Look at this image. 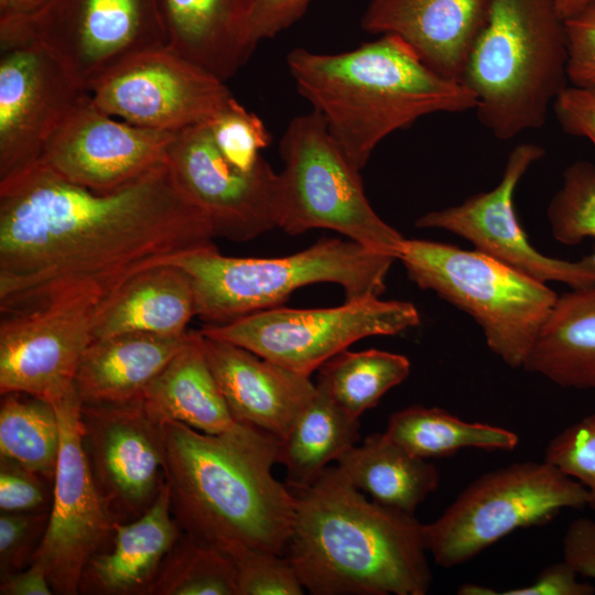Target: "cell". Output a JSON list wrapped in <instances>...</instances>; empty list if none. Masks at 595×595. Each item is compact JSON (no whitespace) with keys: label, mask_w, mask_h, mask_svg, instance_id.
Segmentation results:
<instances>
[{"label":"cell","mask_w":595,"mask_h":595,"mask_svg":"<svg viewBox=\"0 0 595 595\" xmlns=\"http://www.w3.org/2000/svg\"><path fill=\"white\" fill-rule=\"evenodd\" d=\"M165 162L112 192L36 163L0 182L1 315L82 294L102 302L138 273L216 247Z\"/></svg>","instance_id":"1"},{"label":"cell","mask_w":595,"mask_h":595,"mask_svg":"<svg viewBox=\"0 0 595 595\" xmlns=\"http://www.w3.org/2000/svg\"><path fill=\"white\" fill-rule=\"evenodd\" d=\"M164 482L181 530L227 553L249 548L284 555L295 497L272 473L280 440L238 422L219 434L159 423Z\"/></svg>","instance_id":"2"},{"label":"cell","mask_w":595,"mask_h":595,"mask_svg":"<svg viewBox=\"0 0 595 595\" xmlns=\"http://www.w3.org/2000/svg\"><path fill=\"white\" fill-rule=\"evenodd\" d=\"M284 555L313 595H424L432 584L422 523L357 489L335 465L291 488Z\"/></svg>","instance_id":"3"},{"label":"cell","mask_w":595,"mask_h":595,"mask_svg":"<svg viewBox=\"0 0 595 595\" xmlns=\"http://www.w3.org/2000/svg\"><path fill=\"white\" fill-rule=\"evenodd\" d=\"M286 64L299 93L359 170L385 138L419 118L476 108L462 82L430 67L391 33L342 53L295 47Z\"/></svg>","instance_id":"4"},{"label":"cell","mask_w":595,"mask_h":595,"mask_svg":"<svg viewBox=\"0 0 595 595\" xmlns=\"http://www.w3.org/2000/svg\"><path fill=\"white\" fill-rule=\"evenodd\" d=\"M461 82L495 138L541 128L569 86L565 21L553 0H490Z\"/></svg>","instance_id":"5"},{"label":"cell","mask_w":595,"mask_h":595,"mask_svg":"<svg viewBox=\"0 0 595 595\" xmlns=\"http://www.w3.org/2000/svg\"><path fill=\"white\" fill-rule=\"evenodd\" d=\"M394 260L349 239L327 238L280 258L227 257L213 247L170 264L190 275L196 316L215 325L281 306L292 292L314 283L342 286L345 301L380 296Z\"/></svg>","instance_id":"6"},{"label":"cell","mask_w":595,"mask_h":595,"mask_svg":"<svg viewBox=\"0 0 595 595\" xmlns=\"http://www.w3.org/2000/svg\"><path fill=\"white\" fill-rule=\"evenodd\" d=\"M398 260L422 290L467 313L489 349L522 368L558 294L545 283L477 250L407 239Z\"/></svg>","instance_id":"7"},{"label":"cell","mask_w":595,"mask_h":595,"mask_svg":"<svg viewBox=\"0 0 595 595\" xmlns=\"http://www.w3.org/2000/svg\"><path fill=\"white\" fill-rule=\"evenodd\" d=\"M278 228L290 235L331 229L398 260L405 238L370 205L357 169L316 111L294 117L281 142Z\"/></svg>","instance_id":"8"},{"label":"cell","mask_w":595,"mask_h":595,"mask_svg":"<svg viewBox=\"0 0 595 595\" xmlns=\"http://www.w3.org/2000/svg\"><path fill=\"white\" fill-rule=\"evenodd\" d=\"M587 506L585 488L548 462H521L472 482L433 522L423 524L428 552L442 567L461 565L509 533Z\"/></svg>","instance_id":"9"},{"label":"cell","mask_w":595,"mask_h":595,"mask_svg":"<svg viewBox=\"0 0 595 595\" xmlns=\"http://www.w3.org/2000/svg\"><path fill=\"white\" fill-rule=\"evenodd\" d=\"M419 324L412 303L370 296L323 309L277 306L199 331L311 376L361 338L396 335Z\"/></svg>","instance_id":"10"},{"label":"cell","mask_w":595,"mask_h":595,"mask_svg":"<svg viewBox=\"0 0 595 595\" xmlns=\"http://www.w3.org/2000/svg\"><path fill=\"white\" fill-rule=\"evenodd\" d=\"M35 40L88 86L126 58L166 46L156 0H48L29 19L0 23V46Z\"/></svg>","instance_id":"11"},{"label":"cell","mask_w":595,"mask_h":595,"mask_svg":"<svg viewBox=\"0 0 595 595\" xmlns=\"http://www.w3.org/2000/svg\"><path fill=\"white\" fill-rule=\"evenodd\" d=\"M61 434L52 507L31 562L42 566L54 594L75 595L90 559L113 533V522L97 487L82 436L77 392L54 404Z\"/></svg>","instance_id":"12"},{"label":"cell","mask_w":595,"mask_h":595,"mask_svg":"<svg viewBox=\"0 0 595 595\" xmlns=\"http://www.w3.org/2000/svg\"><path fill=\"white\" fill-rule=\"evenodd\" d=\"M0 48L2 182L40 162L89 91L67 64L39 41Z\"/></svg>","instance_id":"13"},{"label":"cell","mask_w":595,"mask_h":595,"mask_svg":"<svg viewBox=\"0 0 595 595\" xmlns=\"http://www.w3.org/2000/svg\"><path fill=\"white\" fill-rule=\"evenodd\" d=\"M226 82L167 46L134 54L88 86L93 104L129 123L177 132L205 123L234 97Z\"/></svg>","instance_id":"14"},{"label":"cell","mask_w":595,"mask_h":595,"mask_svg":"<svg viewBox=\"0 0 595 595\" xmlns=\"http://www.w3.org/2000/svg\"><path fill=\"white\" fill-rule=\"evenodd\" d=\"M101 303L98 295L82 294L1 315V396L19 392L54 405L75 393Z\"/></svg>","instance_id":"15"},{"label":"cell","mask_w":595,"mask_h":595,"mask_svg":"<svg viewBox=\"0 0 595 595\" xmlns=\"http://www.w3.org/2000/svg\"><path fill=\"white\" fill-rule=\"evenodd\" d=\"M544 154L537 143L516 145L495 187L461 204L428 212L415 220V227L450 231L469 241L475 250L543 283L559 282L571 289L595 284V251L576 261L545 256L529 242L517 217L516 188Z\"/></svg>","instance_id":"16"},{"label":"cell","mask_w":595,"mask_h":595,"mask_svg":"<svg viewBox=\"0 0 595 595\" xmlns=\"http://www.w3.org/2000/svg\"><path fill=\"white\" fill-rule=\"evenodd\" d=\"M167 162L215 238L247 241L278 228L279 173L264 158L250 171L231 165L206 122L175 133Z\"/></svg>","instance_id":"17"},{"label":"cell","mask_w":595,"mask_h":595,"mask_svg":"<svg viewBox=\"0 0 595 595\" xmlns=\"http://www.w3.org/2000/svg\"><path fill=\"white\" fill-rule=\"evenodd\" d=\"M83 445L97 487L115 521L138 518L164 483L159 424L143 400L80 408Z\"/></svg>","instance_id":"18"},{"label":"cell","mask_w":595,"mask_h":595,"mask_svg":"<svg viewBox=\"0 0 595 595\" xmlns=\"http://www.w3.org/2000/svg\"><path fill=\"white\" fill-rule=\"evenodd\" d=\"M175 133L115 118L98 109L89 94L52 139L40 163L79 186L112 192L167 162Z\"/></svg>","instance_id":"19"},{"label":"cell","mask_w":595,"mask_h":595,"mask_svg":"<svg viewBox=\"0 0 595 595\" xmlns=\"http://www.w3.org/2000/svg\"><path fill=\"white\" fill-rule=\"evenodd\" d=\"M202 336L207 361L234 419L283 440L315 392L311 376L235 344Z\"/></svg>","instance_id":"20"},{"label":"cell","mask_w":595,"mask_h":595,"mask_svg":"<svg viewBox=\"0 0 595 595\" xmlns=\"http://www.w3.org/2000/svg\"><path fill=\"white\" fill-rule=\"evenodd\" d=\"M490 0H371L361 19L369 33L403 39L430 67L461 82Z\"/></svg>","instance_id":"21"},{"label":"cell","mask_w":595,"mask_h":595,"mask_svg":"<svg viewBox=\"0 0 595 595\" xmlns=\"http://www.w3.org/2000/svg\"><path fill=\"white\" fill-rule=\"evenodd\" d=\"M191 331L181 335L123 333L93 339L75 379L85 404H123L144 394L185 345Z\"/></svg>","instance_id":"22"},{"label":"cell","mask_w":595,"mask_h":595,"mask_svg":"<svg viewBox=\"0 0 595 595\" xmlns=\"http://www.w3.org/2000/svg\"><path fill=\"white\" fill-rule=\"evenodd\" d=\"M181 532L164 482L145 512L130 522H113V545L90 559L80 591L106 595L147 594Z\"/></svg>","instance_id":"23"},{"label":"cell","mask_w":595,"mask_h":595,"mask_svg":"<svg viewBox=\"0 0 595 595\" xmlns=\"http://www.w3.org/2000/svg\"><path fill=\"white\" fill-rule=\"evenodd\" d=\"M166 46L226 82L256 48L247 35L251 0H156Z\"/></svg>","instance_id":"24"},{"label":"cell","mask_w":595,"mask_h":595,"mask_svg":"<svg viewBox=\"0 0 595 595\" xmlns=\"http://www.w3.org/2000/svg\"><path fill=\"white\" fill-rule=\"evenodd\" d=\"M196 313L190 275L175 264H161L132 277L101 303L93 339L134 332L181 335Z\"/></svg>","instance_id":"25"},{"label":"cell","mask_w":595,"mask_h":595,"mask_svg":"<svg viewBox=\"0 0 595 595\" xmlns=\"http://www.w3.org/2000/svg\"><path fill=\"white\" fill-rule=\"evenodd\" d=\"M143 404L158 424L175 421L219 434L238 423L209 367L199 331H191L185 345L148 388Z\"/></svg>","instance_id":"26"},{"label":"cell","mask_w":595,"mask_h":595,"mask_svg":"<svg viewBox=\"0 0 595 595\" xmlns=\"http://www.w3.org/2000/svg\"><path fill=\"white\" fill-rule=\"evenodd\" d=\"M522 368L562 388L595 390V284L558 295Z\"/></svg>","instance_id":"27"},{"label":"cell","mask_w":595,"mask_h":595,"mask_svg":"<svg viewBox=\"0 0 595 595\" xmlns=\"http://www.w3.org/2000/svg\"><path fill=\"white\" fill-rule=\"evenodd\" d=\"M335 463L370 499L410 515L440 484L439 470L432 463L413 456L385 432L369 435Z\"/></svg>","instance_id":"28"},{"label":"cell","mask_w":595,"mask_h":595,"mask_svg":"<svg viewBox=\"0 0 595 595\" xmlns=\"http://www.w3.org/2000/svg\"><path fill=\"white\" fill-rule=\"evenodd\" d=\"M315 392L280 442L279 464L290 488L312 484L360 439L359 418L342 409L320 382Z\"/></svg>","instance_id":"29"},{"label":"cell","mask_w":595,"mask_h":595,"mask_svg":"<svg viewBox=\"0 0 595 595\" xmlns=\"http://www.w3.org/2000/svg\"><path fill=\"white\" fill-rule=\"evenodd\" d=\"M385 433L413 456L428 461L465 448L512 451L519 443L510 430L467 422L441 408L419 404L392 413Z\"/></svg>","instance_id":"30"},{"label":"cell","mask_w":595,"mask_h":595,"mask_svg":"<svg viewBox=\"0 0 595 595\" xmlns=\"http://www.w3.org/2000/svg\"><path fill=\"white\" fill-rule=\"evenodd\" d=\"M60 445V424L53 404L19 392L1 396L0 457L54 480Z\"/></svg>","instance_id":"31"},{"label":"cell","mask_w":595,"mask_h":595,"mask_svg":"<svg viewBox=\"0 0 595 595\" xmlns=\"http://www.w3.org/2000/svg\"><path fill=\"white\" fill-rule=\"evenodd\" d=\"M409 359L380 349H345L318 368L317 382L336 403L355 418L377 405L392 388L410 374Z\"/></svg>","instance_id":"32"},{"label":"cell","mask_w":595,"mask_h":595,"mask_svg":"<svg viewBox=\"0 0 595 595\" xmlns=\"http://www.w3.org/2000/svg\"><path fill=\"white\" fill-rule=\"evenodd\" d=\"M147 595H238L236 563L219 547L182 531Z\"/></svg>","instance_id":"33"},{"label":"cell","mask_w":595,"mask_h":595,"mask_svg":"<svg viewBox=\"0 0 595 595\" xmlns=\"http://www.w3.org/2000/svg\"><path fill=\"white\" fill-rule=\"evenodd\" d=\"M547 217L555 240L575 246L595 239V164L578 160L563 172L562 184L551 198Z\"/></svg>","instance_id":"34"},{"label":"cell","mask_w":595,"mask_h":595,"mask_svg":"<svg viewBox=\"0 0 595 595\" xmlns=\"http://www.w3.org/2000/svg\"><path fill=\"white\" fill-rule=\"evenodd\" d=\"M206 123L219 152L241 171H250L258 164L263 158L261 151L272 139L263 121L235 97Z\"/></svg>","instance_id":"35"},{"label":"cell","mask_w":595,"mask_h":595,"mask_svg":"<svg viewBox=\"0 0 595 595\" xmlns=\"http://www.w3.org/2000/svg\"><path fill=\"white\" fill-rule=\"evenodd\" d=\"M544 461L578 482L595 510V412L558 433L545 447Z\"/></svg>","instance_id":"36"},{"label":"cell","mask_w":595,"mask_h":595,"mask_svg":"<svg viewBox=\"0 0 595 595\" xmlns=\"http://www.w3.org/2000/svg\"><path fill=\"white\" fill-rule=\"evenodd\" d=\"M237 567L238 595H302L305 592L285 555L239 548L228 553Z\"/></svg>","instance_id":"37"},{"label":"cell","mask_w":595,"mask_h":595,"mask_svg":"<svg viewBox=\"0 0 595 595\" xmlns=\"http://www.w3.org/2000/svg\"><path fill=\"white\" fill-rule=\"evenodd\" d=\"M45 511L1 512L0 572L1 578L24 569L31 562L41 531L45 530ZM42 538V536H41Z\"/></svg>","instance_id":"38"},{"label":"cell","mask_w":595,"mask_h":595,"mask_svg":"<svg viewBox=\"0 0 595 595\" xmlns=\"http://www.w3.org/2000/svg\"><path fill=\"white\" fill-rule=\"evenodd\" d=\"M564 21L569 85L595 87V1Z\"/></svg>","instance_id":"39"},{"label":"cell","mask_w":595,"mask_h":595,"mask_svg":"<svg viewBox=\"0 0 595 595\" xmlns=\"http://www.w3.org/2000/svg\"><path fill=\"white\" fill-rule=\"evenodd\" d=\"M41 477L11 459L0 457L1 512L40 511L46 501Z\"/></svg>","instance_id":"40"},{"label":"cell","mask_w":595,"mask_h":595,"mask_svg":"<svg viewBox=\"0 0 595 595\" xmlns=\"http://www.w3.org/2000/svg\"><path fill=\"white\" fill-rule=\"evenodd\" d=\"M311 0H251L247 35L253 48L290 28L305 13Z\"/></svg>","instance_id":"41"},{"label":"cell","mask_w":595,"mask_h":595,"mask_svg":"<svg viewBox=\"0 0 595 595\" xmlns=\"http://www.w3.org/2000/svg\"><path fill=\"white\" fill-rule=\"evenodd\" d=\"M552 110L564 132L588 140L595 149V87L569 85Z\"/></svg>","instance_id":"42"},{"label":"cell","mask_w":595,"mask_h":595,"mask_svg":"<svg viewBox=\"0 0 595 595\" xmlns=\"http://www.w3.org/2000/svg\"><path fill=\"white\" fill-rule=\"evenodd\" d=\"M578 574L564 561L544 567L529 585L495 592L494 595H593L595 586L577 580Z\"/></svg>","instance_id":"43"},{"label":"cell","mask_w":595,"mask_h":595,"mask_svg":"<svg viewBox=\"0 0 595 595\" xmlns=\"http://www.w3.org/2000/svg\"><path fill=\"white\" fill-rule=\"evenodd\" d=\"M562 553L578 575L595 578V521L586 517L574 519L563 536Z\"/></svg>","instance_id":"44"},{"label":"cell","mask_w":595,"mask_h":595,"mask_svg":"<svg viewBox=\"0 0 595 595\" xmlns=\"http://www.w3.org/2000/svg\"><path fill=\"white\" fill-rule=\"evenodd\" d=\"M1 595H52L53 589L44 569L30 563L28 567L1 578Z\"/></svg>","instance_id":"45"},{"label":"cell","mask_w":595,"mask_h":595,"mask_svg":"<svg viewBox=\"0 0 595 595\" xmlns=\"http://www.w3.org/2000/svg\"><path fill=\"white\" fill-rule=\"evenodd\" d=\"M48 0H8L0 10V23L22 21L37 13Z\"/></svg>","instance_id":"46"},{"label":"cell","mask_w":595,"mask_h":595,"mask_svg":"<svg viewBox=\"0 0 595 595\" xmlns=\"http://www.w3.org/2000/svg\"><path fill=\"white\" fill-rule=\"evenodd\" d=\"M594 1L595 0H553L559 14L564 20L577 14Z\"/></svg>","instance_id":"47"},{"label":"cell","mask_w":595,"mask_h":595,"mask_svg":"<svg viewBox=\"0 0 595 595\" xmlns=\"http://www.w3.org/2000/svg\"><path fill=\"white\" fill-rule=\"evenodd\" d=\"M8 0H0V10L6 6Z\"/></svg>","instance_id":"48"}]
</instances>
